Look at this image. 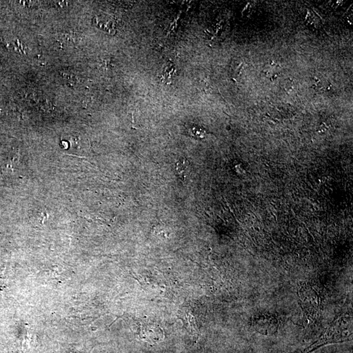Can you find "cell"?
Returning <instances> with one entry per match:
<instances>
[{"mask_svg": "<svg viewBox=\"0 0 353 353\" xmlns=\"http://www.w3.org/2000/svg\"><path fill=\"white\" fill-rule=\"evenodd\" d=\"M189 134L192 137H195V138H203L204 137L208 134V132L199 127H193L189 129Z\"/></svg>", "mask_w": 353, "mask_h": 353, "instance_id": "5b68a950", "label": "cell"}, {"mask_svg": "<svg viewBox=\"0 0 353 353\" xmlns=\"http://www.w3.org/2000/svg\"><path fill=\"white\" fill-rule=\"evenodd\" d=\"M189 165L188 160H180L177 162L175 169H176L177 174L178 175L181 179H185L187 171L189 170Z\"/></svg>", "mask_w": 353, "mask_h": 353, "instance_id": "3957f363", "label": "cell"}, {"mask_svg": "<svg viewBox=\"0 0 353 353\" xmlns=\"http://www.w3.org/2000/svg\"><path fill=\"white\" fill-rule=\"evenodd\" d=\"M175 73H176V71H175L174 66L172 64L169 65L164 69V74L162 76L163 81H165L166 83L171 81L172 77H174Z\"/></svg>", "mask_w": 353, "mask_h": 353, "instance_id": "277c9868", "label": "cell"}, {"mask_svg": "<svg viewBox=\"0 0 353 353\" xmlns=\"http://www.w3.org/2000/svg\"><path fill=\"white\" fill-rule=\"evenodd\" d=\"M299 295L305 311L309 315L313 316L320 306V298L318 292L310 285L305 283L300 288Z\"/></svg>", "mask_w": 353, "mask_h": 353, "instance_id": "6da1fadb", "label": "cell"}, {"mask_svg": "<svg viewBox=\"0 0 353 353\" xmlns=\"http://www.w3.org/2000/svg\"><path fill=\"white\" fill-rule=\"evenodd\" d=\"M252 326L264 335H273L277 332L278 323L277 318L270 314H261L252 319Z\"/></svg>", "mask_w": 353, "mask_h": 353, "instance_id": "7a4b0ae2", "label": "cell"}]
</instances>
